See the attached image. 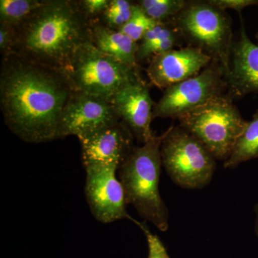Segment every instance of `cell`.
I'll return each instance as SVG.
<instances>
[{
    "label": "cell",
    "mask_w": 258,
    "mask_h": 258,
    "mask_svg": "<svg viewBox=\"0 0 258 258\" xmlns=\"http://www.w3.org/2000/svg\"><path fill=\"white\" fill-rule=\"evenodd\" d=\"M60 71L13 53L2 59L0 108L5 124L32 144L59 139V123L72 94Z\"/></svg>",
    "instance_id": "cell-1"
},
{
    "label": "cell",
    "mask_w": 258,
    "mask_h": 258,
    "mask_svg": "<svg viewBox=\"0 0 258 258\" xmlns=\"http://www.w3.org/2000/svg\"><path fill=\"white\" fill-rule=\"evenodd\" d=\"M89 41L90 23L77 0H45L18 32L14 53L61 71Z\"/></svg>",
    "instance_id": "cell-2"
},
{
    "label": "cell",
    "mask_w": 258,
    "mask_h": 258,
    "mask_svg": "<svg viewBox=\"0 0 258 258\" xmlns=\"http://www.w3.org/2000/svg\"><path fill=\"white\" fill-rule=\"evenodd\" d=\"M164 133L135 147L119 169V180L127 205L161 232L169 229V212L159 191L161 146Z\"/></svg>",
    "instance_id": "cell-3"
},
{
    "label": "cell",
    "mask_w": 258,
    "mask_h": 258,
    "mask_svg": "<svg viewBox=\"0 0 258 258\" xmlns=\"http://www.w3.org/2000/svg\"><path fill=\"white\" fill-rule=\"evenodd\" d=\"M228 93L213 98L179 118V125L198 139L216 160L224 162L232 154L247 120Z\"/></svg>",
    "instance_id": "cell-4"
},
{
    "label": "cell",
    "mask_w": 258,
    "mask_h": 258,
    "mask_svg": "<svg viewBox=\"0 0 258 258\" xmlns=\"http://www.w3.org/2000/svg\"><path fill=\"white\" fill-rule=\"evenodd\" d=\"M61 73L73 92L97 97L110 103L123 85L142 78L139 70L105 55L91 41L76 51Z\"/></svg>",
    "instance_id": "cell-5"
},
{
    "label": "cell",
    "mask_w": 258,
    "mask_h": 258,
    "mask_svg": "<svg viewBox=\"0 0 258 258\" xmlns=\"http://www.w3.org/2000/svg\"><path fill=\"white\" fill-rule=\"evenodd\" d=\"M173 23L189 46L203 51L228 74L233 33L225 11L208 1H188Z\"/></svg>",
    "instance_id": "cell-6"
},
{
    "label": "cell",
    "mask_w": 258,
    "mask_h": 258,
    "mask_svg": "<svg viewBox=\"0 0 258 258\" xmlns=\"http://www.w3.org/2000/svg\"><path fill=\"white\" fill-rule=\"evenodd\" d=\"M162 166L175 184L197 189L210 184L216 169V159L203 144L180 125L164 132L161 146Z\"/></svg>",
    "instance_id": "cell-7"
},
{
    "label": "cell",
    "mask_w": 258,
    "mask_h": 258,
    "mask_svg": "<svg viewBox=\"0 0 258 258\" xmlns=\"http://www.w3.org/2000/svg\"><path fill=\"white\" fill-rule=\"evenodd\" d=\"M226 71L212 62L197 76L166 88L153 110V118L179 119L213 98L227 93Z\"/></svg>",
    "instance_id": "cell-8"
},
{
    "label": "cell",
    "mask_w": 258,
    "mask_h": 258,
    "mask_svg": "<svg viewBox=\"0 0 258 258\" xmlns=\"http://www.w3.org/2000/svg\"><path fill=\"white\" fill-rule=\"evenodd\" d=\"M86 171L85 195L93 217L102 223L117 220H134L126 212L124 189L117 179L118 168L96 164L85 167Z\"/></svg>",
    "instance_id": "cell-9"
},
{
    "label": "cell",
    "mask_w": 258,
    "mask_h": 258,
    "mask_svg": "<svg viewBox=\"0 0 258 258\" xmlns=\"http://www.w3.org/2000/svg\"><path fill=\"white\" fill-rule=\"evenodd\" d=\"M121 120L110 102L84 93L72 92L59 123V138L78 139L118 124Z\"/></svg>",
    "instance_id": "cell-10"
},
{
    "label": "cell",
    "mask_w": 258,
    "mask_h": 258,
    "mask_svg": "<svg viewBox=\"0 0 258 258\" xmlns=\"http://www.w3.org/2000/svg\"><path fill=\"white\" fill-rule=\"evenodd\" d=\"M212 62L203 51L187 45L153 56L147 74L151 84L165 90L197 76Z\"/></svg>",
    "instance_id": "cell-11"
},
{
    "label": "cell",
    "mask_w": 258,
    "mask_h": 258,
    "mask_svg": "<svg viewBox=\"0 0 258 258\" xmlns=\"http://www.w3.org/2000/svg\"><path fill=\"white\" fill-rule=\"evenodd\" d=\"M111 103L139 142L143 144L154 137L151 123L155 103L150 96L149 85L142 78L123 85Z\"/></svg>",
    "instance_id": "cell-12"
},
{
    "label": "cell",
    "mask_w": 258,
    "mask_h": 258,
    "mask_svg": "<svg viewBox=\"0 0 258 258\" xmlns=\"http://www.w3.org/2000/svg\"><path fill=\"white\" fill-rule=\"evenodd\" d=\"M79 139L84 167L106 164L119 169L135 147L133 134L122 121Z\"/></svg>",
    "instance_id": "cell-13"
},
{
    "label": "cell",
    "mask_w": 258,
    "mask_h": 258,
    "mask_svg": "<svg viewBox=\"0 0 258 258\" xmlns=\"http://www.w3.org/2000/svg\"><path fill=\"white\" fill-rule=\"evenodd\" d=\"M226 81L227 93L233 98L258 93V45L251 41L242 22L239 38L232 45Z\"/></svg>",
    "instance_id": "cell-14"
},
{
    "label": "cell",
    "mask_w": 258,
    "mask_h": 258,
    "mask_svg": "<svg viewBox=\"0 0 258 258\" xmlns=\"http://www.w3.org/2000/svg\"><path fill=\"white\" fill-rule=\"evenodd\" d=\"M91 41L105 55L132 69L139 70L137 53L138 42L119 30L108 28L99 20L90 23Z\"/></svg>",
    "instance_id": "cell-15"
},
{
    "label": "cell",
    "mask_w": 258,
    "mask_h": 258,
    "mask_svg": "<svg viewBox=\"0 0 258 258\" xmlns=\"http://www.w3.org/2000/svg\"><path fill=\"white\" fill-rule=\"evenodd\" d=\"M45 3V0H1L0 23L18 33Z\"/></svg>",
    "instance_id": "cell-16"
},
{
    "label": "cell",
    "mask_w": 258,
    "mask_h": 258,
    "mask_svg": "<svg viewBox=\"0 0 258 258\" xmlns=\"http://www.w3.org/2000/svg\"><path fill=\"white\" fill-rule=\"evenodd\" d=\"M258 157V111L247 122L230 157L224 162L226 169H233L246 161Z\"/></svg>",
    "instance_id": "cell-17"
},
{
    "label": "cell",
    "mask_w": 258,
    "mask_h": 258,
    "mask_svg": "<svg viewBox=\"0 0 258 258\" xmlns=\"http://www.w3.org/2000/svg\"><path fill=\"white\" fill-rule=\"evenodd\" d=\"M185 0H140L137 4L145 14L157 23H173L184 9Z\"/></svg>",
    "instance_id": "cell-18"
},
{
    "label": "cell",
    "mask_w": 258,
    "mask_h": 258,
    "mask_svg": "<svg viewBox=\"0 0 258 258\" xmlns=\"http://www.w3.org/2000/svg\"><path fill=\"white\" fill-rule=\"evenodd\" d=\"M134 5L128 0H111L99 20L108 28L119 30L130 20Z\"/></svg>",
    "instance_id": "cell-19"
},
{
    "label": "cell",
    "mask_w": 258,
    "mask_h": 258,
    "mask_svg": "<svg viewBox=\"0 0 258 258\" xmlns=\"http://www.w3.org/2000/svg\"><path fill=\"white\" fill-rule=\"evenodd\" d=\"M157 23L145 14L137 3H134L130 20L120 29L119 31L139 43L144 35Z\"/></svg>",
    "instance_id": "cell-20"
},
{
    "label": "cell",
    "mask_w": 258,
    "mask_h": 258,
    "mask_svg": "<svg viewBox=\"0 0 258 258\" xmlns=\"http://www.w3.org/2000/svg\"><path fill=\"white\" fill-rule=\"evenodd\" d=\"M133 222L136 225L139 226L147 239L148 249H149L148 258H171L160 238L151 232L145 222H139L136 220H134Z\"/></svg>",
    "instance_id": "cell-21"
},
{
    "label": "cell",
    "mask_w": 258,
    "mask_h": 258,
    "mask_svg": "<svg viewBox=\"0 0 258 258\" xmlns=\"http://www.w3.org/2000/svg\"><path fill=\"white\" fill-rule=\"evenodd\" d=\"M111 0H79L80 9L89 23L100 20Z\"/></svg>",
    "instance_id": "cell-22"
},
{
    "label": "cell",
    "mask_w": 258,
    "mask_h": 258,
    "mask_svg": "<svg viewBox=\"0 0 258 258\" xmlns=\"http://www.w3.org/2000/svg\"><path fill=\"white\" fill-rule=\"evenodd\" d=\"M18 33L13 29L0 23V51L2 56L14 53Z\"/></svg>",
    "instance_id": "cell-23"
},
{
    "label": "cell",
    "mask_w": 258,
    "mask_h": 258,
    "mask_svg": "<svg viewBox=\"0 0 258 258\" xmlns=\"http://www.w3.org/2000/svg\"><path fill=\"white\" fill-rule=\"evenodd\" d=\"M208 2L222 11L233 10L239 14H241L244 8L258 5V0H208Z\"/></svg>",
    "instance_id": "cell-24"
},
{
    "label": "cell",
    "mask_w": 258,
    "mask_h": 258,
    "mask_svg": "<svg viewBox=\"0 0 258 258\" xmlns=\"http://www.w3.org/2000/svg\"><path fill=\"white\" fill-rule=\"evenodd\" d=\"M254 212H255V222H254V232H255L256 237L258 240V202L256 204L255 208H254Z\"/></svg>",
    "instance_id": "cell-25"
},
{
    "label": "cell",
    "mask_w": 258,
    "mask_h": 258,
    "mask_svg": "<svg viewBox=\"0 0 258 258\" xmlns=\"http://www.w3.org/2000/svg\"><path fill=\"white\" fill-rule=\"evenodd\" d=\"M255 37H256V40H257V44L258 45V30H257V33H256Z\"/></svg>",
    "instance_id": "cell-26"
}]
</instances>
